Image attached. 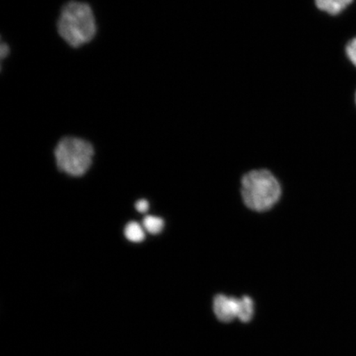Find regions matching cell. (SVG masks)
<instances>
[{
  "label": "cell",
  "mask_w": 356,
  "mask_h": 356,
  "mask_svg": "<svg viewBox=\"0 0 356 356\" xmlns=\"http://www.w3.org/2000/svg\"><path fill=\"white\" fill-rule=\"evenodd\" d=\"M58 33L70 47H82L95 38V15L86 3L71 1L62 8L57 24Z\"/></svg>",
  "instance_id": "6da1fadb"
},
{
  "label": "cell",
  "mask_w": 356,
  "mask_h": 356,
  "mask_svg": "<svg viewBox=\"0 0 356 356\" xmlns=\"http://www.w3.org/2000/svg\"><path fill=\"white\" fill-rule=\"evenodd\" d=\"M241 193L245 204L252 211L270 210L282 195V188L273 173L256 170L247 173L242 179Z\"/></svg>",
  "instance_id": "7a4b0ae2"
},
{
  "label": "cell",
  "mask_w": 356,
  "mask_h": 356,
  "mask_svg": "<svg viewBox=\"0 0 356 356\" xmlns=\"http://www.w3.org/2000/svg\"><path fill=\"white\" fill-rule=\"evenodd\" d=\"M95 149L92 144L76 137H65L58 143L55 156L58 168L70 176L86 173L92 163Z\"/></svg>",
  "instance_id": "3957f363"
},
{
  "label": "cell",
  "mask_w": 356,
  "mask_h": 356,
  "mask_svg": "<svg viewBox=\"0 0 356 356\" xmlns=\"http://www.w3.org/2000/svg\"><path fill=\"white\" fill-rule=\"evenodd\" d=\"M213 309L216 318L222 323H231L238 318L242 323H249L254 316V302L251 297L236 298L217 295L213 298Z\"/></svg>",
  "instance_id": "277c9868"
},
{
  "label": "cell",
  "mask_w": 356,
  "mask_h": 356,
  "mask_svg": "<svg viewBox=\"0 0 356 356\" xmlns=\"http://www.w3.org/2000/svg\"><path fill=\"white\" fill-rule=\"evenodd\" d=\"M353 0H316L319 10L336 15L341 13L353 3Z\"/></svg>",
  "instance_id": "5b68a950"
},
{
  "label": "cell",
  "mask_w": 356,
  "mask_h": 356,
  "mask_svg": "<svg viewBox=\"0 0 356 356\" xmlns=\"http://www.w3.org/2000/svg\"><path fill=\"white\" fill-rule=\"evenodd\" d=\"M124 235L128 240L133 243H140L145 238L144 229L136 222H131L124 229Z\"/></svg>",
  "instance_id": "8992f818"
},
{
  "label": "cell",
  "mask_w": 356,
  "mask_h": 356,
  "mask_svg": "<svg viewBox=\"0 0 356 356\" xmlns=\"http://www.w3.org/2000/svg\"><path fill=\"white\" fill-rule=\"evenodd\" d=\"M143 225L149 233L158 234L161 233L163 229L164 221L161 218L149 216L145 218Z\"/></svg>",
  "instance_id": "52a82bcc"
},
{
  "label": "cell",
  "mask_w": 356,
  "mask_h": 356,
  "mask_svg": "<svg viewBox=\"0 0 356 356\" xmlns=\"http://www.w3.org/2000/svg\"><path fill=\"white\" fill-rule=\"evenodd\" d=\"M346 51L351 63L356 67V38L351 40L348 44H347Z\"/></svg>",
  "instance_id": "ba28073f"
},
{
  "label": "cell",
  "mask_w": 356,
  "mask_h": 356,
  "mask_svg": "<svg viewBox=\"0 0 356 356\" xmlns=\"http://www.w3.org/2000/svg\"><path fill=\"white\" fill-rule=\"evenodd\" d=\"M136 210L140 213H145L149 210V203L146 200H140L136 204Z\"/></svg>",
  "instance_id": "9c48e42d"
},
{
  "label": "cell",
  "mask_w": 356,
  "mask_h": 356,
  "mask_svg": "<svg viewBox=\"0 0 356 356\" xmlns=\"http://www.w3.org/2000/svg\"><path fill=\"white\" fill-rule=\"evenodd\" d=\"M10 53V47H8L7 44L3 43L1 44V60H3L4 58L7 57Z\"/></svg>",
  "instance_id": "30bf717a"
},
{
  "label": "cell",
  "mask_w": 356,
  "mask_h": 356,
  "mask_svg": "<svg viewBox=\"0 0 356 356\" xmlns=\"http://www.w3.org/2000/svg\"><path fill=\"white\" fill-rule=\"evenodd\" d=\"M355 102H356V96H355Z\"/></svg>",
  "instance_id": "8fae6325"
}]
</instances>
